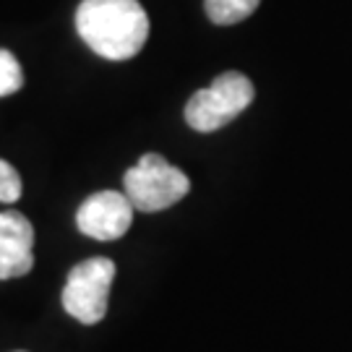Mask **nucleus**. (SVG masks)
Returning <instances> with one entry per match:
<instances>
[{"instance_id":"obj_7","label":"nucleus","mask_w":352,"mask_h":352,"mask_svg":"<svg viewBox=\"0 0 352 352\" xmlns=\"http://www.w3.org/2000/svg\"><path fill=\"white\" fill-rule=\"evenodd\" d=\"M258 3L261 0H204V8L214 24L230 26L248 19L258 8Z\"/></svg>"},{"instance_id":"obj_8","label":"nucleus","mask_w":352,"mask_h":352,"mask_svg":"<svg viewBox=\"0 0 352 352\" xmlns=\"http://www.w3.org/2000/svg\"><path fill=\"white\" fill-rule=\"evenodd\" d=\"M24 87V71L21 63L16 60V55L0 47V100L11 97Z\"/></svg>"},{"instance_id":"obj_10","label":"nucleus","mask_w":352,"mask_h":352,"mask_svg":"<svg viewBox=\"0 0 352 352\" xmlns=\"http://www.w3.org/2000/svg\"><path fill=\"white\" fill-rule=\"evenodd\" d=\"M19 352H24V350H19Z\"/></svg>"},{"instance_id":"obj_3","label":"nucleus","mask_w":352,"mask_h":352,"mask_svg":"<svg viewBox=\"0 0 352 352\" xmlns=\"http://www.w3.org/2000/svg\"><path fill=\"white\" fill-rule=\"evenodd\" d=\"M253 84L248 76L227 71L217 76L212 87L199 89L186 104V123L199 133H212L232 123L253 102Z\"/></svg>"},{"instance_id":"obj_2","label":"nucleus","mask_w":352,"mask_h":352,"mask_svg":"<svg viewBox=\"0 0 352 352\" xmlns=\"http://www.w3.org/2000/svg\"><path fill=\"white\" fill-rule=\"evenodd\" d=\"M188 175L173 167L160 154H144L123 177V193L131 199L133 209L144 214L175 206L180 199L188 196Z\"/></svg>"},{"instance_id":"obj_6","label":"nucleus","mask_w":352,"mask_h":352,"mask_svg":"<svg viewBox=\"0 0 352 352\" xmlns=\"http://www.w3.org/2000/svg\"><path fill=\"white\" fill-rule=\"evenodd\" d=\"M34 227L21 212H0V279L26 277L34 266Z\"/></svg>"},{"instance_id":"obj_5","label":"nucleus","mask_w":352,"mask_h":352,"mask_svg":"<svg viewBox=\"0 0 352 352\" xmlns=\"http://www.w3.org/2000/svg\"><path fill=\"white\" fill-rule=\"evenodd\" d=\"M133 212L136 209L126 193L100 190V193H91L87 201H81L76 212V227L87 238L110 243L126 235L133 222Z\"/></svg>"},{"instance_id":"obj_1","label":"nucleus","mask_w":352,"mask_h":352,"mask_svg":"<svg viewBox=\"0 0 352 352\" xmlns=\"http://www.w3.org/2000/svg\"><path fill=\"white\" fill-rule=\"evenodd\" d=\"M76 32L104 60H131L149 39V16L139 0H81Z\"/></svg>"},{"instance_id":"obj_4","label":"nucleus","mask_w":352,"mask_h":352,"mask_svg":"<svg viewBox=\"0 0 352 352\" xmlns=\"http://www.w3.org/2000/svg\"><path fill=\"white\" fill-rule=\"evenodd\" d=\"M115 279V264L104 256H94L68 272L63 287V308L76 321L94 327L107 316V300Z\"/></svg>"},{"instance_id":"obj_9","label":"nucleus","mask_w":352,"mask_h":352,"mask_svg":"<svg viewBox=\"0 0 352 352\" xmlns=\"http://www.w3.org/2000/svg\"><path fill=\"white\" fill-rule=\"evenodd\" d=\"M24 193L21 175L16 173V167L6 160H0V204H16Z\"/></svg>"}]
</instances>
